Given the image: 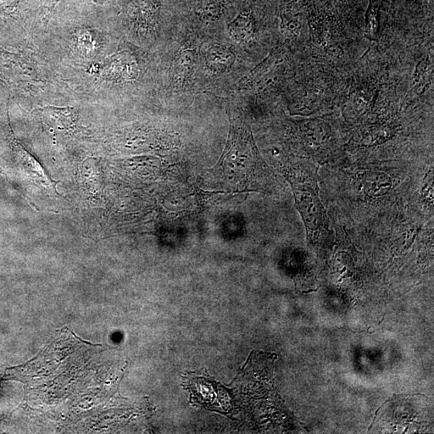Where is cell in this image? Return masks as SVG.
<instances>
[{
    "instance_id": "cell-1",
    "label": "cell",
    "mask_w": 434,
    "mask_h": 434,
    "mask_svg": "<svg viewBox=\"0 0 434 434\" xmlns=\"http://www.w3.org/2000/svg\"><path fill=\"white\" fill-rule=\"evenodd\" d=\"M217 179L237 192L250 190L268 172L251 131L241 117L230 115V131L223 154L213 169Z\"/></svg>"
},
{
    "instance_id": "cell-2",
    "label": "cell",
    "mask_w": 434,
    "mask_h": 434,
    "mask_svg": "<svg viewBox=\"0 0 434 434\" xmlns=\"http://www.w3.org/2000/svg\"><path fill=\"white\" fill-rule=\"evenodd\" d=\"M287 178L293 189L297 209L307 230L308 238L310 241H318L324 237L329 224L315 185H311V183L294 176Z\"/></svg>"
},
{
    "instance_id": "cell-3",
    "label": "cell",
    "mask_w": 434,
    "mask_h": 434,
    "mask_svg": "<svg viewBox=\"0 0 434 434\" xmlns=\"http://www.w3.org/2000/svg\"><path fill=\"white\" fill-rule=\"evenodd\" d=\"M192 399L210 409L227 411L229 408V394L223 387L206 378H192L188 383Z\"/></svg>"
},
{
    "instance_id": "cell-4",
    "label": "cell",
    "mask_w": 434,
    "mask_h": 434,
    "mask_svg": "<svg viewBox=\"0 0 434 434\" xmlns=\"http://www.w3.org/2000/svg\"><path fill=\"white\" fill-rule=\"evenodd\" d=\"M41 113L46 124L57 129L69 130L75 125L77 113L74 108L47 107L41 110Z\"/></svg>"
},
{
    "instance_id": "cell-5",
    "label": "cell",
    "mask_w": 434,
    "mask_h": 434,
    "mask_svg": "<svg viewBox=\"0 0 434 434\" xmlns=\"http://www.w3.org/2000/svg\"><path fill=\"white\" fill-rule=\"evenodd\" d=\"M392 185L391 178L382 172L367 174L362 182L365 194L371 198L386 196L391 190Z\"/></svg>"
},
{
    "instance_id": "cell-6",
    "label": "cell",
    "mask_w": 434,
    "mask_h": 434,
    "mask_svg": "<svg viewBox=\"0 0 434 434\" xmlns=\"http://www.w3.org/2000/svg\"><path fill=\"white\" fill-rule=\"evenodd\" d=\"M235 60L231 50L223 46H216L209 49L207 54V65L215 72H225L230 69Z\"/></svg>"
},
{
    "instance_id": "cell-7",
    "label": "cell",
    "mask_w": 434,
    "mask_h": 434,
    "mask_svg": "<svg viewBox=\"0 0 434 434\" xmlns=\"http://www.w3.org/2000/svg\"><path fill=\"white\" fill-rule=\"evenodd\" d=\"M433 79V65L428 58L423 59L417 65L414 77V86L417 92L424 93Z\"/></svg>"
},
{
    "instance_id": "cell-8",
    "label": "cell",
    "mask_w": 434,
    "mask_h": 434,
    "mask_svg": "<svg viewBox=\"0 0 434 434\" xmlns=\"http://www.w3.org/2000/svg\"><path fill=\"white\" fill-rule=\"evenodd\" d=\"M230 31L233 37L239 41H248L253 36L254 25L249 16L240 15L232 22Z\"/></svg>"
},
{
    "instance_id": "cell-9",
    "label": "cell",
    "mask_w": 434,
    "mask_h": 434,
    "mask_svg": "<svg viewBox=\"0 0 434 434\" xmlns=\"http://www.w3.org/2000/svg\"><path fill=\"white\" fill-rule=\"evenodd\" d=\"M303 127L304 136L311 146L320 147L327 143V133L321 124L316 121H308Z\"/></svg>"
},
{
    "instance_id": "cell-10",
    "label": "cell",
    "mask_w": 434,
    "mask_h": 434,
    "mask_svg": "<svg viewBox=\"0 0 434 434\" xmlns=\"http://www.w3.org/2000/svg\"><path fill=\"white\" fill-rule=\"evenodd\" d=\"M194 54L192 52H183L176 60V74H179L180 77H186L190 74L194 67Z\"/></svg>"
},
{
    "instance_id": "cell-11",
    "label": "cell",
    "mask_w": 434,
    "mask_h": 434,
    "mask_svg": "<svg viewBox=\"0 0 434 434\" xmlns=\"http://www.w3.org/2000/svg\"><path fill=\"white\" fill-rule=\"evenodd\" d=\"M60 0H46V4H44V6L42 18L44 24L46 25H48L50 18H51L54 8L57 6Z\"/></svg>"
},
{
    "instance_id": "cell-12",
    "label": "cell",
    "mask_w": 434,
    "mask_h": 434,
    "mask_svg": "<svg viewBox=\"0 0 434 434\" xmlns=\"http://www.w3.org/2000/svg\"><path fill=\"white\" fill-rule=\"evenodd\" d=\"M433 174L431 175V177L428 178V180L427 181H426L425 183V188H424V191L425 192V197H428V199H431V197L433 198Z\"/></svg>"
},
{
    "instance_id": "cell-13",
    "label": "cell",
    "mask_w": 434,
    "mask_h": 434,
    "mask_svg": "<svg viewBox=\"0 0 434 434\" xmlns=\"http://www.w3.org/2000/svg\"><path fill=\"white\" fill-rule=\"evenodd\" d=\"M16 0H0V11H8L14 8Z\"/></svg>"
},
{
    "instance_id": "cell-14",
    "label": "cell",
    "mask_w": 434,
    "mask_h": 434,
    "mask_svg": "<svg viewBox=\"0 0 434 434\" xmlns=\"http://www.w3.org/2000/svg\"><path fill=\"white\" fill-rule=\"evenodd\" d=\"M419 395H420V396L426 397V395L421 394V393H416V394L409 393V394H398V395L395 394L394 397H402V396H404V397H407V396H419Z\"/></svg>"
},
{
    "instance_id": "cell-15",
    "label": "cell",
    "mask_w": 434,
    "mask_h": 434,
    "mask_svg": "<svg viewBox=\"0 0 434 434\" xmlns=\"http://www.w3.org/2000/svg\"><path fill=\"white\" fill-rule=\"evenodd\" d=\"M320 288V287L318 289H310V291H303V294H309V293L316 292V291H319Z\"/></svg>"
},
{
    "instance_id": "cell-16",
    "label": "cell",
    "mask_w": 434,
    "mask_h": 434,
    "mask_svg": "<svg viewBox=\"0 0 434 434\" xmlns=\"http://www.w3.org/2000/svg\"><path fill=\"white\" fill-rule=\"evenodd\" d=\"M387 314H388V313H385V315H383V319H382L381 322H379V326H380V325H381V324H382V322H383V320H385V319H386V315H387Z\"/></svg>"
}]
</instances>
